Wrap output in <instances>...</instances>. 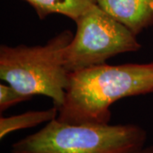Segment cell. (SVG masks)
<instances>
[{"label": "cell", "mask_w": 153, "mask_h": 153, "mask_svg": "<svg viewBox=\"0 0 153 153\" xmlns=\"http://www.w3.org/2000/svg\"><path fill=\"white\" fill-rule=\"evenodd\" d=\"M33 97L20 93L10 85L4 83L0 84V112L3 113L6 110L21 102L31 100Z\"/></svg>", "instance_id": "8"}, {"label": "cell", "mask_w": 153, "mask_h": 153, "mask_svg": "<svg viewBox=\"0 0 153 153\" xmlns=\"http://www.w3.org/2000/svg\"><path fill=\"white\" fill-rule=\"evenodd\" d=\"M65 30L45 45L0 47V78L20 93L52 99L58 109L62 105L70 73L63 62L64 49L73 38Z\"/></svg>", "instance_id": "3"}, {"label": "cell", "mask_w": 153, "mask_h": 153, "mask_svg": "<svg viewBox=\"0 0 153 153\" xmlns=\"http://www.w3.org/2000/svg\"><path fill=\"white\" fill-rule=\"evenodd\" d=\"M58 108H52L43 111H29L24 113L10 117H0V139L3 140L8 134L21 129L30 128L44 123H49L57 118Z\"/></svg>", "instance_id": "7"}, {"label": "cell", "mask_w": 153, "mask_h": 153, "mask_svg": "<svg viewBox=\"0 0 153 153\" xmlns=\"http://www.w3.org/2000/svg\"><path fill=\"white\" fill-rule=\"evenodd\" d=\"M147 132L134 124H70L56 118L13 143L10 153H136Z\"/></svg>", "instance_id": "2"}, {"label": "cell", "mask_w": 153, "mask_h": 153, "mask_svg": "<svg viewBox=\"0 0 153 153\" xmlns=\"http://www.w3.org/2000/svg\"><path fill=\"white\" fill-rule=\"evenodd\" d=\"M136 153H153V146H145Z\"/></svg>", "instance_id": "9"}, {"label": "cell", "mask_w": 153, "mask_h": 153, "mask_svg": "<svg viewBox=\"0 0 153 153\" xmlns=\"http://www.w3.org/2000/svg\"><path fill=\"white\" fill-rule=\"evenodd\" d=\"M75 23L76 33L63 53L64 66L69 73L102 65L116 55L136 52L142 47L134 33L97 4Z\"/></svg>", "instance_id": "4"}, {"label": "cell", "mask_w": 153, "mask_h": 153, "mask_svg": "<svg viewBox=\"0 0 153 153\" xmlns=\"http://www.w3.org/2000/svg\"><path fill=\"white\" fill-rule=\"evenodd\" d=\"M153 93V62L102 64L75 71L57 120L70 124H108L110 107L121 99Z\"/></svg>", "instance_id": "1"}, {"label": "cell", "mask_w": 153, "mask_h": 153, "mask_svg": "<svg viewBox=\"0 0 153 153\" xmlns=\"http://www.w3.org/2000/svg\"><path fill=\"white\" fill-rule=\"evenodd\" d=\"M36 11L38 16L44 20L52 15L59 14L73 20H77L94 4L96 0H24Z\"/></svg>", "instance_id": "6"}, {"label": "cell", "mask_w": 153, "mask_h": 153, "mask_svg": "<svg viewBox=\"0 0 153 153\" xmlns=\"http://www.w3.org/2000/svg\"><path fill=\"white\" fill-rule=\"evenodd\" d=\"M96 4L136 37L153 26V0H96Z\"/></svg>", "instance_id": "5"}]
</instances>
